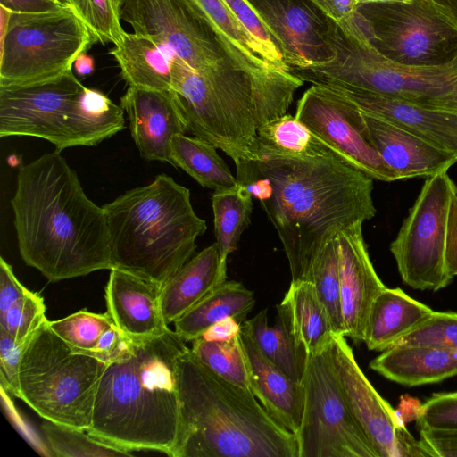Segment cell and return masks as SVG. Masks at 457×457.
Returning a JSON list of instances; mask_svg holds the SVG:
<instances>
[{
  "instance_id": "obj_55",
  "label": "cell",
  "mask_w": 457,
  "mask_h": 457,
  "mask_svg": "<svg viewBox=\"0 0 457 457\" xmlns=\"http://www.w3.org/2000/svg\"><path fill=\"white\" fill-rule=\"evenodd\" d=\"M53 1L59 2L60 0H53Z\"/></svg>"
},
{
  "instance_id": "obj_46",
  "label": "cell",
  "mask_w": 457,
  "mask_h": 457,
  "mask_svg": "<svg viewBox=\"0 0 457 457\" xmlns=\"http://www.w3.org/2000/svg\"><path fill=\"white\" fill-rule=\"evenodd\" d=\"M25 287L16 278L11 265L0 258V314L6 312L18 299L27 294Z\"/></svg>"
},
{
  "instance_id": "obj_54",
  "label": "cell",
  "mask_w": 457,
  "mask_h": 457,
  "mask_svg": "<svg viewBox=\"0 0 457 457\" xmlns=\"http://www.w3.org/2000/svg\"><path fill=\"white\" fill-rule=\"evenodd\" d=\"M112 2H113L114 5H115L116 9L119 12L123 0H112Z\"/></svg>"
},
{
  "instance_id": "obj_36",
  "label": "cell",
  "mask_w": 457,
  "mask_h": 457,
  "mask_svg": "<svg viewBox=\"0 0 457 457\" xmlns=\"http://www.w3.org/2000/svg\"><path fill=\"white\" fill-rule=\"evenodd\" d=\"M41 428L54 456L58 457H117L132 456L125 449L99 439L87 430L46 420Z\"/></svg>"
},
{
  "instance_id": "obj_26",
  "label": "cell",
  "mask_w": 457,
  "mask_h": 457,
  "mask_svg": "<svg viewBox=\"0 0 457 457\" xmlns=\"http://www.w3.org/2000/svg\"><path fill=\"white\" fill-rule=\"evenodd\" d=\"M50 328L75 353L106 364L126 357L133 339L118 328L107 313L80 310L63 319L48 320Z\"/></svg>"
},
{
  "instance_id": "obj_22",
  "label": "cell",
  "mask_w": 457,
  "mask_h": 457,
  "mask_svg": "<svg viewBox=\"0 0 457 457\" xmlns=\"http://www.w3.org/2000/svg\"><path fill=\"white\" fill-rule=\"evenodd\" d=\"M364 113L371 140L396 180L446 172L457 156L437 148L395 125Z\"/></svg>"
},
{
  "instance_id": "obj_23",
  "label": "cell",
  "mask_w": 457,
  "mask_h": 457,
  "mask_svg": "<svg viewBox=\"0 0 457 457\" xmlns=\"http://www.w3.org/2000/svg\"><path fill=\"white\" fill-rule=\"evenodd\" d=\"M249 387L262 406L284 427L297 433L303 411L302 382L291 378L258 349L242 324Z\"/></svg>"
},
{
  "instance_id": "obj_45",
  "label": "cell",
  "mask_w": 457,
  "mask_h": 457,
  "mask_svg": "<svg viewBox=\"0 0 457 457\" xmlns=\"http://www.w3.org/2000/svg\"><path fill=\"white\" fill-rule=\"evenodd\" d=\"M419 431L428 456L457 457V429L420 428Z\"/></svg>"
},
{
  "instance_id": "obj_50",
  "label": "cell",
  "mask_w": 457,
  "mask_h": 457,
  "mask_svg": "<svg viewBox=\"0 0 457 457\" xmlns=\"http://www.w3.org/2000/svg\"><path fill=\"white\" fill-rule=\"evenodd\" d=\"M242 324L234 318L228 317L210 327L200 337L206 340L225 341L237 336Z\"/></svg>"
},
{
  "instance_id": "obj_7",
  "label": "cell",
  "mask_w": 457,
  "mask_h": 457,
  "mask_svg": "<svg viewBox=\"0 0 457 457\" xmlns=\"http://www.w3.org/2000/svg\"><path fill=\"white\" fill-rule=\"evenodd\" d=\"M124 127L121 106L83 86L72 70L46 81L0 87L1 137H38L61 152L95 146Z\"/></svg>"
},
{
  "instance_id": "obj_31",
  "label": "cell",
  "mask_w": 457,
  "mask_h": 457,
  "mask_svg": "<svg viewBox=\"0 0 457 457\" xmlns=\"http://www.w3.org/2000/svg\"><path fill=\"white\" fill-rule=\"evenodd\" d=\"M281 302L287 306L295 336L306 356L330 347L337 335L312 282L291 281Z\"/></svg>"
},
{
  "instance_id": "obj_12",
  "label": "cell",
  "mask_w": 457,
  "mask_h": 457,
  "mask_svg": "<svg viewBox=\"0 0 457 457\" xmlns=\"http://www.w3.org/2000/svg\"><path fill=\"white\" fill-rule=\"evenodd\" d=\"M356 19L372 47L394 62L431 65L457 57V21L433 0L361 4Z\"/></svg>"
},
{
  "instance_id": "obj_15",
  "label": "cell",
  "mask_w": 457,
  "mask_h": 457,
  "mask_svg": "<svg viewBox=\"0 0 457 457\" xmlns=\"http://www.w3.org/2000/svg\"><path fill=\"white\" fill-rule=\"evenodd\" d=\"M295 116L334 153L373 179L396 180L371 140L363 112L344 94L312 84L299 99Z\"/></svg>"
},
{
  "instance_id": "obj_20",
  "label": "cell",
  "mask_w": 457,
  "mask_h": 457,
  "mask_svg": "<svg viewBox=\"0 0 457 457\" xmlns=\"http://www.w3.org/2000/svg\"><path fill=\"white\" fill-rule=\"evenodd\" d=\"M320 85V84H319ZM354 102L370 115L388 121L457 156V113L427 109L394 97L352 87L324 85Z\"/></svg>"
},
{
  "instance_id": "obj_10",
  "label": "cell",
  "mask_w": 457,
  "mask_h": 457,
  "mask_svg": "<svg viewBox=\"0 0 457 457\" xmlns=\"http://www.w3.org/2000/svg\"><path fill=\"white\" fill-rule=\"evenodd\" d=\"M97 42L67 4L43 13L11 12L1 31L0 87L49 80L72 70Z\"/></svg>"
},
{
  "instance_id": "obj_4",
  "label": "cell",
  "mask_w": 457,
  "mask_h": 457,
  "mask_svg": "<svg viewBox=\"0 0 457 457\" xmlns=\"http://www.w3.org/2000/svg\"><path fill=\"white\" fill-rule=\"evenodd\" d=\"M175 103L187 131L235 164L256 158L259 129L287 113L303 80L291 71L225 64L195 71L172 57Z\"/></svg>"
},
{
  "instance_id": "obj_49",
  "label": "cell",
  "mask_w": 457,
  "mask_h": 457,
  "mask_svg": "<svg viewBox=\"0 0 457 457\" xmlns=\"http://www.w3.org/2000/svg\"><path fill=\"white\" fill-rule=\"evenodd\" d=\"M328 18L341 23L353 18L357 12L355 0H311Z\"/></svg>"
},
{
  "instance_id": "obj_3",
  "label": "cell",
  "mask_w": 457,
  "mask_h": 457,
  "mask_svg": "<svg viewBox=\"0 0 457 457\" xmlns=\"http://www.w3.org/2000/svg\"><path fill=\"white\" fill-rule=\"evenodd\" d=\"M132 339L129 354L106 365L87 431L129 452L173 457L181 427L178 361L187 342L170 328Z\"/></svg>"
},
{
  "instance_id": "obj_19",
  "label": "cell",
  "mask_w": 457,
  "mask_h": 457,
  "mask_svg": "<svg viewBox=\"0 0 457 457\" xmlns=\"http://www.w3.org/2000/svg\"><path fill=\"white\" fill-rule=\"evenodd\" d=\"M120 105L127 113L140 156L170 163L171 138L187 131L171 91L129 87Z\"/></svg>"
},
{
  "instance_id": "obj_41",
  "label": "cell",
  "mask_w": 457,
  "mask_h": 457,
  "mask_svg": "<svg viewBox=\"0 0 457 457\" xmlns=\"http://www.w3.org/2000/svg\"><path fill=\"white\" fill-rule=\"evenodd\" d=\"M190 1L236 46L246 54L266 62L259 44L239 23L224 0Z\"/></svg>"
},
{
  "instance_id": "obj_5",
  "label": "cell",
  "mask_w": 457,
  "mask_h": 457,
  "mask_svg": "<svg viewBox=\"0 0 457 457\" xmlns=\"http://www.w3.org/2000/svg\"><path fill=\"white\" fill-rule=\"evenodd\" d=\"M180 436L173 457H298L295 435L252 390L202 364L187 347L178 361Z\"/></svg>"
},
{
  "instance_id": "obj_37",
  "label": "cell",
  "mask_w": 457,
  "mask_h": 457,
  "mask_svg": "<svg viewBox=\"0 0 457 457\" xmlns=\"http://www.w3.org/2000/svg\"><path fill=\"white\" fill-rule=\"evenodd\" d=\"M310 282L327 310L336 335L345 334L339 270L337 237L323 248L313 266Z\"/></svg>"
},
{
  "instance_id": "obj_48",
  "label": "cell",
  "mask_w": 457,
  "mask_h": 457,
  "mask_svg": "<svg viewBox=\"0 0 457 457\" xmlns=\"http://www.w3.org/2000/svg\"><path fill=\"white\" fill-rule=\"evenodd\" d=\"M0 6L16 13H43L59 11L67 6L62 1L53 0H0Z\"/></svg>"
},
{
  "instance_id": "obj_21",
  "label": "cell",
  "mask_w": 457,
  "mask_h": 457,
  "mask_svg": "<svg viewBox=\"0 0 457 457\" xmlns=\"http://www.w3.org/2000/svg\"><path fill=\"white\" fill-rule=\"evenodd\" d=\"M105 287L107 312L130 338H148L168 329L161 309L162 286L129 271L110 270Z\"/></svg>"
},
{
  "instance_id": "obj_16",
  "label": "cell",
  "mask_w": 457,
  "mask_h": 457,
  "mask_svg": "<svg viewBox=\"0 0 457 457\" xmlns=\"http://www.w3.org/2000/svg\"><path fill=\"white\" fill-rule=\"evenodd\" d=\"M330 354L348 407L378 457L428 456L420 440L411 436L396 411L369 381L345 336L335 337Z\"/></svg>"
},
{
  "instance_id": "obj_53",
  "label": "cell",
  "mask_w": 457,
  "mask_h": 457,
  "mask_svg": "<svg viewBox=\"0 0 457 457\" xmlns=\"http://www.w3.org/2000/svg\"><path fill=\"white\" fill-rule=\"evenodd\" d=\"M357 4L369 3H385V2H410L411 0H355Z\"/></svg>"
},
{
  "instance_id": "obj_13",
  "label": "cell",
  "mask_w": 457,
  "mask_h": 457,
  "mask_svg": "<svg viewBox=\"0 0 457 457\" xmlns=\"http://www.w3.org/2000/svg\"><path fill=\"white\" fill-rule=\"evenodd\" d=\"M302 385L303 411L295 434L298 457H378L345 399L330 347L306 356Z\"/></svg>"
},
{
  "instance_id": "obj_32",
  "label": "cell",
  "mask_w": 457,
  "mask_h": 457,
  "mask_svg": "<svg viewBox=\"0 0 457 457\" xmlns=\"http://www.w3.org/2000/svg\"><path fill=\"white\" fill-rule=\"evenodd\" d=\"M217 149L205 139L177 134L170 145V163L183 170L204 187L214 191L233 187L237 183V178Z\"/></svg>"
},
{
  "instance_id": "obj_24",
  "label": "cell",
  "mask_w": 457,
  "mask_h": 457,
  "mask_svg": "<svg viewBox=\"0 0 457 457\" xmlns=\"http://www.w3.org/2000/svg\"><path fill=\"white\" fill-rule=\"evenodd\" d=\"M227 280L215 243L190 258L162 286L161 309L167 325L195 305L206 295Z\"/></svg>"
},
{
  "instance_id": "obj_27",
  "label": "cell",
  "mask_w": 457,
  "mask_h": 457,
  "mask_svg": "<svg viewBox=\"0 0 457 457\" xmlns=\"http://www.w3.org/2000/svg\"><path fill=\"white\" fill-rule=\"evenodd\" d=\"M433 312L403 289L386 287L370 306L363 342L369 350L383 352L422 323Z\"/></svg>"
},
{
  "instance_id": "obj_8",
  "label": "cell",
  "mask_w": 457,
  "mask_h": 457,
  "mask_svg": "<svg viewBox=\"0 0 457 457\" xmlns=\"http://www.w3.org/2000/svg\"><path fill=\"white\" fill-rule=\"evenodd\" d=\"M331 40L332 61L309 68L292 67L290 71L312 84L352 87L457 113V57L431 65L394 62L372 47L355 18L334 21Z\"/></svg>"
},
{
  "instance_id": "obj_11",
  "label": "cell",
  "mask_w": 457,
  "mask_h": 457,
  "mask_svg": "<svg viewBox=\"0 0 457 457\" xmlns=\"http://www.w3.org/2000/svg\"><path fill=\"white\" fill-rule=\"evenodd\" d=\"M119 13L134 33L195 71L225 64L274 69L236 46L190 0H123Z\"/></svg>"
},
{
  "instance_id": "obj_42",
  "label": "cell",
  "mask_w": 457,
  "mask_h": 457,
  "mask_svg": "<svg viewBox=\"0 0 457 457\" xmlns=\"http://www.w3.org/2000/svg\"><path fill=\"white\" fill-rule=\"evenodd\" d=\"M224 1L239 23L259 44L266 62L277 70L290 71V67L284 62L275 39L247 1Z\"/></svg>"
},
{
  "instance_id": "obj_51",
  "label": "cell",
  "mask_w": 457,
  "mask_h": 457,
  "mask_svg": "<svg viewBox=\"0 0 457 457\" xmlns=\"http://www.w3.org/2000/svg\"><path fill=\"white\" fill-rule=\"evenodd\" d=\"M73 66L79 76L86 77L94 71L95 61L92 56L83 53L76 58Z\"/></svg>"
},
{
  "instance_id": "obj_39",
  "label": "cell",
  "mask_w": 457,
  "mask_h": 457,
  "mask_svg": "<svg viewBox=\"0 0 457 457\" xmlns=\"http://www.w3.org/2000/svg\"><path fill=\"white\" fill-rule=\"evenodd\" d=\"M46 320L43 297L29 290L0 314V328L18 344H28Z\"/></svg>"
},
{
  "instance_id": "obj_18",
  "label": "cell",
  "mask_w": 457,
  "mask_h": 457,
  "mask_svg": "<svg viewBox=\"0 0 457 457\" xmlns=\"http://www.w3.org/2000/svg\"><path fill=\"white\" fill-rule=\"evenodd\" d=\"M362 224L353 225L337 237L345 336L363 341L370 306L386 287L370 261Z\"/></svg>"
},
{
  "instance_id": "obj_40",
  "label": "cell",
  "mask_w": 457,
  "mask_h": 457,
  "mask_svg": "<svg viewBox=\"0 0 457 457\" xmlns=\"http://www.w3.org/2000/svg\"><path fill=\"white\" fill-rule=\"evenodd\" d=\"M393 346L457 348V312H433Z\"/></svg>"
},
{
  "instance_id": "obj_44",
  "label": "cell",
  "mask_w": 457,
  "mask_h": 457,
  "mask_svg": "<svg viewBox=\"0 0 457 457\" xmlns=\"http://www.w3.org/2000/svg\"><path fill=\"white\" fill-rule=\"evenodd\" d=\"M28 344H18L5 330L0 328L1 387L18 398H20V362Z\"/></svg>"
},
{
  "instance_id": "obj_28",
  "label": "cell",
  "mask_w": 457,
  "mask_h": 457,
  "mask_svg": "<svg viewBox=\"0 0 457 457\" xmlns=\"http://www.w3.org/2000/svg\"><path fill=\"white\" fill-rule=\"evenodd\" d=\"M162 49L145 36L126 32L110 54L117 62L129 87L171 91L172 56Z\"/></svg>"
},
{
  "instance_id": "obj_52",
  "label": "cell",
  "mask_w": 457,
  "mask_h": 457,
  "mask_svg": "<svg viewBox=\"0 0 457 457\" xmlns=\"http://www.w3.org/2000/svg\"><path fill=\"white\" fill-rule=\"evenodd\" d=\"M457 21V0H433Z\"/></svg>"
},
{
  "instance_id": "obj_1",
  "label": "cell",
  "mask_w": 457,
  "mask_h": 457,
  "mask_svg": "<svg viewBox=\"0 0 457 457\" xmlns=\"http://www.w3.org/2000/svg\"><path fill=\"white\" fill-rule=\"evenodd\" d=\"M236 169L277 230L294 282L310 281L325 245L376 214L373 179L337 154L258 155Z\"/></svg>"
},
{
  "instance_id": "obj_6",
  "label": "cell",
  "mask_w": 457,
  "mask_h": 457,
  "mask_svg": "<svg viewBox=\"0 0 457 457\" xmlns=\"http://www.w3.org/2000/svg\"><path fill=\"white\" fill-rule=\"evenodd\" d=\"M102 207L112 269L160 286L191 258L196 238L207 228L194 211L189 190L166 174Z\"/></svg>"
},
{
  "instance_id": "obj_29",
  "label": "cell",
  "mask_w": 457,
  "mask_h": 457,
  "mask_svg": "<svg viewBox=\"0 0 457 457\" xmlns=\"http://www.w3.org/2000/svg\"><path fill=\"white\" fill-rule=\"evenodd\" d=\"M254 304L252 290L241 282L226 280L176 320L174 331L185 342H191L228 317L243 324Z\"/></svg>"
},
{
  "instance_id": "obj_30",
  "label": "cell",
  "mask_w": 457,
  "mask_h": 457,
  "mask_svg": "<svg viewBox=\"0 0 457 457\" xmlns=\"http://www.w3.org/2000/svg\"><path fill=\"white\" fill-rule=\"evenodd\" d=\"M243 327L261 353L291 378L302 382L306 354L295 336L287 306L277 305L276 323H268V309L246 320Z\"/></svg>"
},
{
  "instance_id": "obj_9",
  "label": "cell",
  "mask_w": 457,
  "mask_h": 457,
  "mask_svg": "<svg viewBox=\"0 0 457 457\" xmlns=\"http://www.w3.org/2000/svg\"><path fill=\"white\" fill-rule=\"evenodd\" d=\"M106 365L73 352L46 320L22 353L20 399L45 420L88 430Z\"/></svg>"
},
{
  "instance_id": "obj_2",
  "label": "cell",
  "mask_w": 457,
  "mask_h": 457,
  "mask_svg": "<svg viewBox=\"0 0 457 457\" xmlns=\"http://www.w3.org/2000/svg\"><path fill=\"white\" fill-rule=\"evenodd\" d=\"M11 205L21 257L49 281L112 269L104 209L59 151L20 168Z\"/></svg>"
},
{
  "instance_id": "obj_43",
  "label": "cell",
  "mask_w": 457,
  "mask_h": 457,
  "mask_svg": "<svg viewBox=\"0 0 457 457\" xmlns=\"http://www.w3.org/2000/svg\"><path fill=\"white\" fill-rule=\"evenodd\" d=\"M419 429H457V391L435 394L419 409Z\"/></svg>"
},
{
  "instance_id": "obj_35",
  "label": "cell",
  "mask_w": 457,
  "mask_h": 457,
  "mask_svg": "<svg viewBox=\"0 0 457 457\" xmlns=\"http://www.w3.org/2000/svg\"><path fill=\"white\" fill-rule=\"evenodd\" d=\"M191 343L192 353L207 369L230 383L250 388L240 333L225 341L206 340L198 337Z\"/></svg>"
},
{
  "instance_id": "obj_47",
  "label": "cell",
  "mask_w": 457,
  "mask_h": 457,
  "mask_svg": "<svg viewBox=\"0 0 457 457\" xmlns=\"http://www.w3.org/2000/svg\"><path fill=\"white\" fill-rule=\"evenodd\" d=\"M445 258L446 270L454 278L457 276V187L449 209Z\"/></svg>"
},
{
  "instance_id": "obj_17",
  "label": "cell",
  "mask_w": 457,
  "mask_h": 457,
  "mask_svg": "<svg viewBox=\"0 0 457 457\" xmlns=\"http://www.w3.org/2000/svg\"><path fill=\"white\" fill-rule=\"evenodd\" d=\"M275 39L291 68L332 61L334 21L311 0H246Z\"/></svg>"
},
{
  "instance_id": "obj_14",
  "label": "cell",
  "mask_w": 457,
  "mask_h": 457,
  "mask_svg": "<svg viewBox=\"0 0 457 457\" xmlns=\"http://www.w3.org/2000/svg\"><path fill=\"white\" fill-rule=\"evenodd\" d=\"M455 184L447 172L430 177L403 220L390 251L404 284L438 291L453 280L445 266V242Z\"/></svg>"
},
{
  "instance_id": "obj_25",
  "label": "cell",
  "mask_w": 457,
  "mask_h": 457,
  "mask_svg": "<svg viewBox=\"0 0 457 457\" xmlns=\"http://www.w3.org/2000/svg\"><path fill=\"white\" fill-rule=\"evenodd\" d=\"M370 368L405 386L437 383L457 376V348L392 346L370 361Z\"/></svg>"
},
{
  "instance_id": "obj_38",
  "label": "cell",
  "mask_w": 457,
  "mask_h": 457,
  "mask_svg": "<svg viewBox=\"0 0 457 457\" xmlns=\"http://www.w3.org/2000/svg\"><path fill=\"white\" fill-rule=\"evenodd\" d=\"M102 44H119L126 31L112 0H64Z\"/></svg>"
},
{
  "instance_id": "obj_34",
  "label": "cell",
  "mask_w": 457,
  "mask_h": 457,
  "mask_svg": "<svg viewBox=\"0 0 457 457\" xmlns=\"http://www.w3.org/2000/svg\"><path fill=\"white\" fill-rule=\"evenodd\" d=\"M253 198L239 182L233 187L215 190L212 195L214 234L223 266L227 267L228 254L237 249L242 233L250 224Z\"/></svg>"
},
{
  "instance_id": "obj_33",
  "label": "cell",
  "mask_w": 457,
  "mask_h": 457,
  "mask_svg": "<svg viewBox=\"0 0 457 457\" xmlns=\"http://www.w3.org/2000/svg\"><path fill=\"white\" fill-rule=\"evenodd\" d=\"M256 157H315L334 153L302 121L291 114L274 119L262 126L257 134Z\"/></svg>"
}]
</instances>
